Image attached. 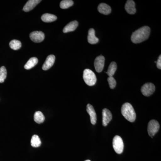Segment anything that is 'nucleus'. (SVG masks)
I'll list each match as a JSON object with an SVG mask.
<instances>
[{
	"label": "nucleus",
	"mask_w": 161,
	"mask_h": 161,
	"mask_svg": "<svg viewBox=\"0 0 161 161\" xmlns=\"http://www.w3.org/2000/svg\"><path fill=\"white\" fill-rule=\"evenodd\" d=\"M150 29L148 26H144L132 33L131 40L133 43H142L149 37Z\"/></svg>",
	"instance_id": "1"
},
{
	"label": "nucleus",
	"mask_w": 161,
	"mask_h": 161,
	"mask_svg": "<svg viewBox=\"0 0 161 161\" xmlns=\"http://www.w3.org/2000/svg\"><path fill=\"white\" fill-rule=\"evenodd\" d=\"M121 113L123 116L127 120L131 122L135 121L136 118V114L135 110L131 104L129 103H124L122 107Z\"/></svg>",
	"instance_id": "2"
},
{
	"label": "nucleus",
	"mask_w": 161,
	"mask_h": 161,
	"mask_svg": "<svg viewBox=\"0 0 161 161\" xmlns=\"http://www.w3.org/2000/svg\"><path fill=\"white\" fill-rule=\"evenodd\" d=\"M83 78L85 83L89 86L95 85L97 81L95 73L90 69H86L84 70Z\"/></svg>",
	"instance_id": "3"
},
{
	"label": "nucleus",
	"mask_w": 161,
	"mask_h": 161,
	"mask_svg": "<svg viewBox=\"0 0 161 161\" xmlns=\"http://www.w3.org/2000/svg\"><path fill=\"white\" fill-rule=\"evenodd\" d=\"M113 148L115 152L118 154H120L123 152L124 145L122 139L119 136H115L112 142Z\"/></svg>",
	"instance_id": "4"
},
{
	"label": "nucleus",
	"mask_w": 161,
	"mask_h": 161,
	"mask_svg": "<svg viewBox=\"0 0 161 161\" xmlns=\"http://www.w3.org/2000/svg\"><path fill=\"white\" fill-rule=\"evenodd\" d=\"M160 125L157 121L152 119L149 122L148 125V132L149 136L153 137L156 133L158 132L159 130Z\"/></svg>",
	"instance_id": "5"
},
{
	"label": "nucleus",
	"mask_w": 161,
	"mask_h": 161,
	"mask_svg": "<svg viewBox=\"0 0 161 161\" xmlns=\"http://www.w3.org/2000/svg\"><path fill=\"white\" fill-rule=\"evenodd\" d=\"M155 87L154 84L151 83L145 84L141 88V92L145 96L149 97L155 92Z\"/></svg>",
	"instance_id": "6"
},
{
	"label": "nucleus",
	"mask_w": 161,
	"mask_h": 161,
	"mask_svg": "<svg viewBox=\"0 0 161 161\" xmlns=\"http://www.w3.org/2000/svg\"><path fill=\"white\" fill-rule=\"evenodd\" d=\"M105 58L103 56H100L97 57L95 59L94 62L95 69L98 73H100L102 71L104 66Z\"/></svg>",
	"instance_id": "7"
},
{
	"label": "nucleus",
	"mask_w": 161,
	"mask_h": 161,
	"mask_svg": "<svg viewBox=\"0 0 161 161\" xmlns=\"http://www.w3.org/2000/svg\"><path fill=\"white\" fill-rule=\"evenodd\" d=\"M30 37L32 41L35 43H40L44 40L45 36L43 32L35 31L30 34Z\"/></svg>",
	"instance_id": "8"
},
{
	"label": "nucleus",
	"mask_w": 161,
	"mask_h": 161,
	"mask_svg": "<svg viewBox=\"0 0 161 161\" xmlns=\"http://www.w3.org/2000/svg\"><path fill=\"white\" fill-rule=\"evenodd\" d=\"M102 115L103 125V126H106L112 120V113L108 109L104 108L103 110Z\"/></svg>",
	"instance_id": "9"
},
{
	"label": "nucleus",
	"mask_w": 161,
	"mask_h": 161,
	"mask_svg": "<svg viewBox=\"0 0 161 161\" xmlns=\"http://www.w3.org/2000/svg\"><path fill=\"white\" fill-rule=\"evenodd\" d=\"M87 112L88 113L90 116L91 119V123L92 125H95L97 121V115H96V112L94 108L92 105L88 104L86 107Z\"/></svg>",
	"instance_id": "10"
},
{
	"label": "nucleus",
	"mask_w": 161,
	"mask_h": 161,
	"mask_svg": "<svg viewBox=\"0 0 161 161\" xmlns=\"http://www.w3.org/2000/svg\"><path fill=\"white\" fill-rule=\"evenodd\" d=\"M55 61V56L53 55H49L47 58L46 60L42 66V69L44 70H47L49 69L53 65Z\"/></svg>",
	"instance_id": "11"
},
{
	"label": "nucleus",
	"mask_w": 161,
	"mask_h": 161,
	"mask_svg": "<svg viewBox=\"0 0 161 161\" xmlns=\"http://www.w3.org/2000/svg\"><path fill=\"white\" fill-rule=\"evenodd\" d=\"M125 9L129 14H135L136 12L135 2L132 0L127 1L125 5Z\"/></svg>",
	"instance_id": "12"
},
{
	"label": "nucleus",
	"mask_w": 161,
	"mask_h": 161,
	"mask_svg": "<svg viewBox=\"0 0 161 161\" xmlns=\"http://www.w3.org/2000/svg\"><path fill=\"white\" fill-rule=\"evenodd\" d=\"M41 2V1L40 0H29L23 7V11L26 12L31 11Z\"/></svg>",
	"instance_id": "13"
},
{
	"label": "nucleus",
	"mask_w": 161,
	"mask_h": 161,
	"mask_svg": "<svg viewBox=\"0 0 161 161\" xmlns=\"http://www.w3.org/2000/svg\"><path fill=\"white\" fill-rule=\"evenodd\" d=\"M95 30L93 28H91L88 31V42L90 44H94L98 43L99 40L95 35Z\"/></svg>",
	"instance_id": "14"
},
{
	"label": "nucleus",
	"mask_w": 161,
	"mask_h": 161,
	"mask_svg": "<svg viewBox=\"0 0 161 161\" xmlns=\"http://www.w3.org/2000/svg\"><path fill=\"white\" fill-rule=\"evenodd\" d=\"M98 12L101 14L105 15L110 14L112 11L111 7L105 3H101L98 7Z\"/></svg>",
	"instance_id": "15"
},
{
	"label": "nucleus",
	"mask_w": 161,
	"mask_h": 161,
	"mask_svg": "<svg viewBox=\"0 0 161 161\" xmlns=\"http://www.w3.org/2000/svg\"><path fill=\"white\" fill-rule=\"evenodd\" d=\"M78 25V21H74L68 23L63 29V31L64 33L74 31L77 28Z\"/></svg>",
	"instance_id": "16"
},
{
	"label": "nucleus",
	"mask_w": 161,
	"mask_h": 161,
	"mask_svg": "<svg viewBox=\"0 0 161 161\" xmlns=\"http://www.w3.org/2000/svg\"><path fill=\"white\" fill-rule=\"evenodd\" d=\"M41 19L45 23H51L57 19V17L54 15L50 14H45L41 17Z\"/></svg>",
	"instance_id": "17"
},
{
	"label": "nucleus",
	"mask_w": 161,
	"mask_h": 161,
	"mask_svg": "<svg viewBox=\"0 0 161 161\" xmlns=\"http://www.w3.org/2000/svg\"><path fill=\"white\" fill-rule=\"evenodd\" d=\"M38 60L37 58H30L27 63L26 64L24 68L25 69L28 70L31 69L34 67L36 66L37 64Z\"/></svg>",
	"instance_id": "18"
},
{
	"label": "nucleus",
	"mask_w": 161,
	"mask_h": 161,
	"mask_svg": "<svg viewBox=\"0 0 161 161\" xmlns=\"http://www.w3.org/2000/svg\"><path fill=\"white\" fill-rule=\"evenodd\" d=\"M34 118L35 121L39 124L42 123L45 120L44 115H43L42 112L40 111H37L35 112Z\"/></svg>",
	"instance_id": "19"
},
{
	"label": "nucleus",
	"mask_w": 161,
	"mask_h": 161,
	"mask_svg": "<svg viewBox=\"0 0 161 161\" xmlns=\"http://www.w3.org/2000/svg\"><path fill=\"white\" fill-rule=\"evenodd\" d=\"M117 69V64L115 62H112L109 66L108 71L106 72L109 77H113Z\"/></svg>",
	"instance_id": "20"
},
{
	"label": "nucleus",
	"mask_w": 161,
	"mask_h": 161,
	"mask_svg": "<svg viewBox=\"0 0 161 161\" xmlns=\"http://www.w3.org/2000/svg\"><path fill=\"white\" fill-rule=\"evenodd\" d=\"M31 143L32 147L35 148L40 147L41 145V142L40 137L37 135H34L32 136Z\"/></svg>",
	"instance_id": "21"
},
{
	"label": "nucleus",
	"mask_w": 161,
	"mask_h": 161,
	"mask_svg": "<svg viewBox=\"0 0 161 161\" xmlns=\"http://www.w3.org/2000/svg\"><path fill=\"white\" fill-rule=\"evenodd\" d=\"M22 46V43L21 42L18 40H13L9 43V47L11 49L17 50L19 49Z\"/></svg>",
	"instance_id": "22"
},
{
	"label": "nucleus",
	"mask_w": 161,
	"mask_h": 161,
	"mask_svg": "<svg viewBox=\"0 0 161 161\" xmlns=\"http://www.w3.org/2000/svg\"><path fill=\"white\" fill-rule=\"evenodd\" d=\"M74 5V2L71 0H63L60 3V7L62 9H66Z\"/></svg>",
	"instance_id": "23"
},
{
	"label": "nucleus",
	"mask_w": 161,
	"mask_h": 161,
	"mask_svg": "<svg viewBox=\"0 0 161 161\" xmlns=\"http://www.w3.org/2000/svg\"><path fill=\"white\" fill-rule=\"evenodd\" d=\"M7 76V71L4 66L0 68V83H3L5 81Z\"/></svg>",
	"instance_id": "24"
},
{
	"label": "nucleus",
	"mask_w": 161,
	"mask_h": 161,
	"mask_svg": "<svg viewBox=\"0 0 161 161\" xmlns=\"http://www.w3.org/2000/svg\"><path fill=\"white\" fill-rule=\"evenodd\" d=\"M108 81L111 89H113L115 88L116 85V81L115 78L113 77H109L108 78Z\"/></svg>",
	"instance_id": "25"
},
{
	"label": "nucleus",
	"mask_w": 161,
	"mask_h": 161,
	"mask_svg": "<svg viewBox=\"0 0 161 161\" xmlns=\"http://www.w3.org/2000/svg\"><path fill=\"white\" fill-rule=\"evenodd\" d=\"M157 67L159 69H161V56L160 55L158 60L156 61Z\"/></svg>",
	"instance_id": "26"
},
{
	"label": "nucleus",
	"mask_w": 161,
	"mask_h": 161,
	"mask_svg": "<svg viewBox=\"0 0 161 161\" xmlns=\"http://www.w3.org/2000/svg\"><path fill=\"white\" fill-rule=\"evenodd\" d=\"M85 161H91V160H86Z\"/></svg>",
	"instance_id": "27"
},
{
	"label": "nucleus",
	"mask_w": 161,
	"mask_h": 161,
	"mask_svg": "<svg viewBox=\"0 0 161 161\" xmlns=\"http://www.w3.org/2000/svg\"><path fill=\"white\" fill-rule=\"evenodd\" d=\"M154 62H155V63H156V61H154Z\"/></svg>",
	"instance_id": "28"
}]
</instances>
